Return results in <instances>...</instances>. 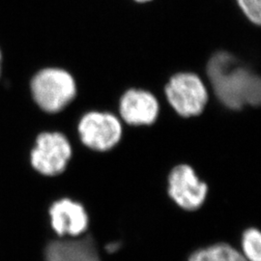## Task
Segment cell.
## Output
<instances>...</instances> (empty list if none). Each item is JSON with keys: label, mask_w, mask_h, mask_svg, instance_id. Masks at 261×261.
<instances>
[{"label": "cell", "mask_w": 261, "mask_h": 261, "mask_svg": "<svg viewBox=\"0 0 261 261\" xmlns=\"http://www.w3.org/2000/svg\"><path fill=\"white\" fill-rule=\"evenodd\" d=\"M206 75L217 99L225 108L240 111L261 101L260 76L242 65L238 57L224 49L215 51L206 62Z\"/></svg>", "instance_id": "cell-1"}, {"label": "cell", "mask_w": 261, "mask_h": 261, "mask_svg": "<svg viewBox=\"0 0 261 261\" xmlns=\"http://www.w3.org/2000/svg\"><path fill=\"white\" fill-rule=\"evenodd\" d=\"M31 92L38 106L45 112H60L71 103L77 93L74 75L57 67L39 71L31 81Z\"/></svg>", "instance_id": "cell-2"}, {"label": "cell", "mask_w": 261, "mask_h": 261, "mask_svg": "<svg viewBox=\"0 0 261 261\" xmlns=\"http://www.w3.org/2000/svg\"><path fill=\"white\" fill-rule=\"evenodd\" d=\"M164 92L170 107L182 117L201 114L209 100L205 83L192 71H179L170 75Z\"/></svg>", "instance_id": "cell-3"}, {"label": "cell", "mask_w": 261, "mask_h": 261, "mask_svg": "<svg viewBox=\"0 0 261 261\" xmlns=\"http://www.w3.org/2000/svg\"><path fill=\"white\" fill-rule=\"evenodd\" d=\"M77 130L84 145L95 151L112 149L121 140V123L109 112H87L79 123Z\"/></svg>", "instance_id": "cell-4"}, {"label": "cell", "mask_w": 261, "mask_h": 261, "mask_svg": "<svg viewBox=\"0 0 261 261\" xmlns=\"http://www.w3.org/2000/svg\"><path fill=\"white\" fill-rule=\"evenodd\" d=\"M71 156V145L62 134L43 133L31 153V163L42 174L55 176L65 170Z\"/></svg>", "instance_id": "cell-5"}, {"label": "cell", "mask_w": 261, "mask_h": 261, "mask_svg": "<svg viewBox=\"0 0 261 261\" xmlns=\"http://www.w3.org/2000/svg\"><path fill=\"white\" fill-rule=\"evenodd\" d=\"M208 186L188 165H179L168 176V195L181 208L193 211L205 201Z\"/></svg>", "instance_id": "cell-6"}, {"label": "cell", "mask_w": 261, "mask_h": 261, "mask_svg": "<svg viewBox=\"0 0 261 261\" xmlns=\"http://www.w3.org/2000/svg\"><path fill=\"white\" fill-rule=\"evenodd\" d=\"M158 99L148 90L129 88L122 94L119 112L123 120L130 125H150L158 118Z\"/></svg>", "instance_id": "cell-7"}, {"label": "cell", "mask_w": 261, "mask_h": 261, "mask_svg": "<svg viewBox=\"0 0 261 261\" xmlns=\"http://www.w3.org/2000/svg\"><path fill=\"white\" fill-rule=\"evenodd\" d=\"M49 216L53 228L59 236H79L89 224L84 206L68 198L55 202L49 209Z\"/></svg>", "instance_id": "cell-8"}, {"label": "cell", "mask_w": 261, "mask_h": 261, "mask_svg": "<svg viewBox=\"0 0 261 261\" xmlns=\"http://www.w3.org/2000/svg\"><path fill=\"white\" fill-rule=\"evenodd\" d=\"M45 261H101L91 236L80 240H60L49 243Z\"/></svg>", "instance_id": "cell-9"}, {"label": "cell", "mask_w": 261, "mask_h": 261, "mask_svg": "<svg viewBox=\"0 0 261 261\" xmlns=\"http://www.w3.org/2000/svg\"><path fill=\"white\" fill-rule=\"evenodd\" d=\"M188 261H248L228 244L219 243L192 253Z\"/></svg>", "instance_id": "cell-10"}, {"label": "cell", "mask_w": 261, "mask_h": 261, "mask_svg": "<svg viewBox=\"0 0 261 261\" xmlns=\"http://www.w3.org/2000/svg\"><path fill=\"white\" fill-rule=\"evenodd\" d=\"M243 255L248 261H261V234L256 228L247 229L242 236Z\"/></svg>", "instance_id": "cell-11"}, {"label": "cell", "mask_w": 261, "mask_h": 261, "mask_svg": "<svg viewBox=\"0 0 261 261\" xmlns=\"http://www.w3.org/2000/svg\"><path fill=\"white\" fill-rule=\"evenodd\" d=\"M239 13L249 23L259 28L261 23V0H234Z\"/></svg>", "instance_id": "cell-12"}, {"label": "cell", "mask_w": 261, "mask_h": 261, "mask_svg": "<svg viewBox=\"0 0 261 261\" xmlns=\"http://www.w3.org/2000/svg\"><path fill=\"white\" fill-rule=\"evenodd\" d=\"M120 248V245L118 243H111L106 247V250L109 252H117Z\"/></svg>", "instance_id": "cell-13"}, {"label": "cell", "mask_w": 261, "mask_h": 261, "mask_svg": "<svg viewBox=\"0 0 261 261\" xmlns=\"http://www.w3.org/2000/svg\"><path fill=\"white\" fill-rule=\"evenodd\" d=\"M132 1L136 4H139V5H146V4H149L151 2L155 1V0H132Z\"/></svg>", "instance_id": "cell-14"}, {"label": "cell", "mask_w": 261, "mask_h": 261, "mask_svg": "<svg viewBox=\"0 0 261 261\" xmlns=\"http://www.w3.org/2000/svg\"><path fill=\"white\" fill-rule=\"evenodd\" d=\"M0 60H1V54H0Z\"/></svg>", "instance_id": "cell-15"}]
</instances>
